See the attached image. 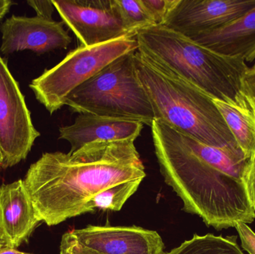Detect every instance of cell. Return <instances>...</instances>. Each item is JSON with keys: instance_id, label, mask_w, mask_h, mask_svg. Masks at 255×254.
Instances as JSON below:
<instances>
[{"instance_id": "cell-9", "label": "cell", "mask_w": 255, "mask_h": 254, "mask_svg": "<svg viewBox=\"0 0 255 254\" xmlns=\"http://www.w3.org/2000/svg\"><path fill=\"white\" fill-rule=\"evenodd\" d=\"M255 7V0H179L163 25L191 38L218 29Z\"/></svg>"}, {"instance_id": "cell-10", "label": "cell", "mask_w": 255, "mask_h": 254, "mask_svg": "<svg viewBox=\"0 0 255 254\" xmlns=\"http://www.w3.org/2000/svg\"><path fill=\"white\" fill-rule=\"evenodd\" d=\"M0 31V51L5 55L23 50L40 55L55 49H67L72 43V37L64 29L63 22L37 16L12 15L1 22Z\"/></svg>"}, {"instance_id": "cell-18", "label": "cell", "mask_w": 255, "mask_h": 254, "mask_svg": "<svg viewBox=\"0 0 255 254\" xmlns=\"http://www.w3.org/2000/svg\"><path fill=\"white\" fill-rule=\"evenodd\" d=\"M156 25H163L179 0H141Z\"/></svg>"}, {"instance_id": "cell-20", "label": "cell", "mask_w": 255, "mask_h": 254, "mask_svg": "<svg viewBox=\"0 0 255 254\" xmlns=\"http://www.w3.org/2000/svg\"><path fill=\"white\" fill-rule=\"evenodd\" d=\"M237 231L241 240L243 249L250 254H255V233L247 224L236 225Z\"/></svg>"}, {"instance_id": "cell-28", "label": "cell", "mask_w": 255, "mask_h": 254, "mask_svg": "<svg viewBox=\"0 0 255 254\" xmlns=\"http://www.w3.org/2000/svg\"><path fill=\"white\" fill-rule=\"evenodd\" d=\"M3 247H4V245H3L2 242H1V240H0V249Z\"/></svg>"}, {"instance_id": "cell-11", "label": "cell", "mask_w": 255, "mask_h": 254, "mask_svg": "<svg viewBox=\"0 0 255 254\" xmlns=\"http://www.w3.org/2000/svg\"><path fill=\"white\" fill-rule=\"evenodd\" d=\"M71 232L81 246L100 254H166L158 233L139 227L90 225Z\"/></svg>"}, {"instance_id": "cell-19", "label": "cell", "mask_w": 255, "mask_h": 254, "mask_svg": "<svg viewBox=\"0 0 255 254\" xmlns=\"http://www.w3.org/2000/svg\"><path fill=\"white\" fill-rule=\"evenodd\" d=\"M244 183L249 200L255 210V149L246 164Z\"/></svg>"}, {"instance_id": "cell-12", "label": "cell", "mask_w": 255, "mask_h": 254, "mask_svg": "<svg viewBox=\"0 0 255 254\" xmlns=\"http://www.w3.org/2000/svg\"><path fill=\"white\" fill-rule=\"evenodd\" d=\"M40 221L23 180L0 185V240L4 247L28 241Z\"/></svg>"}, {"instance_id": "cell-7", "label": "cell", "mask_w": 255, "mask_h": 254, "mask_svg": "<svg viewBox=\"0 0 255 254\" xmlns=\"http://www.w3.org/2000/svg\"><path fill=\"white\" fill-rule=\"evenodd\" d=\"M40 135L33 125L19 85L7 63L0 56V151L2 169L13 167L25 160Z\"/></svg>"}, {"instance_id": "cell-27", "label": "cell", "mask_w": 255, "mask_h": 254, "mask_svg": "<svg viewBox=\"0 0 255 254\" xmlns=\"http://www.w3.org/2000/svg\"><path fill=\"white\" fill-rule=\"evenodd\" d=\"M3 166V158L1 155V151H0V169H2Z\"/></svg>"}, {"instance_id": "cell-29", "label": "cell", "mask_w": 255, "mask_h": 254, "mask_svg": "<svg viewBox=\"0 0 255 254\" xmlns=\"http://www.w3.org/2000/svg\"><path fill=\"white\" fill-rule=\"evenodd\" d=\"M251 68L254 69L255 70V62L254 63V64H253V67H251Z\"/></svg>"}, {"instance_id": "cell-21", "label": "cell", "mask_w": 255, "mask_h": 254, "mask_svg": "<svg viewBox=\"0 0 255 254\" xmlns=\"http://www.w3.org/2000/svg\"><path fill=\"white\" fill-rule=\"evenodd\" d=\"M242 90L255 112V70L250 67L242 78Z\"/></svg>"}, {"instance_id": "cell-22", "label": "cell", "mask_w": 255, "mask_h": 254, "mask_svg": "<svg viewBox=\"0 0 255 254\" xmlns=\"http://www.w3.org/2000/svg\"><path fill=\"white\" fill-rule=\"evenodd\" d=\"M29 6H31L35 10L36 16L44 18L47 19H52V14L55 7L52 1L51 0H44V1H36V0H29L27 1Z\"/></svg>"}, {"instance_id": "cell-24", "label": "cell", "mask_w": 255, "mask_h": 254, "mask_svg": "<svg viewBox=\"0 0 255 254\" xmlns=\"http://www.w3.org/2000/svg\"><path fill=\"white\" fill-rule=\"evenodd\" d=\"M72 233V232H71ZM73 235V234H72ZM73 254H100L97 252H94V251L90 250L84 246H81L77 240L75 238L74 236L73 235Z\"/></svg>"}, {"instance_id": "cell-14", "label": "cell", "mask_w": 255, "mask_h": 254, "mask_svg": "<svg viewBox=\"0 0 255 254\" xmlns=\"http://www.w3.org/2000/svg\"><path fill=\"white\" fill-rule=\"evenodd\" d=\"M198 44L220 55L255 62V7L228 25L192 37Z\"/></svg>"}, {"instance_id": "cell-6", "label": "cell", "mask_w": 255, "mask_h": 254, "mask_svg": "<svg viewBox=\"0 0 255 254\" xmlns=\"http://www.w3.org/2000/svg\"><path fill=\"white\" fill-rule=\"evenodd\" d=\"M138 50L136 35H128L93 46L80 45L52 68L34 79L29 87L50 114L66 104L79 86L119 57Z\"/></svg>"}, {"instance_id": "cell-13", "label": "cell", "mask_w": 255, "mask_h": 254, "mask_svg": "<svg viewBox=\"0 0 255 254\" xmlns=\"http://www.w3.org/2000/svg\"><path fill=\"white\" fill-rule=\"evenodd\" d=\"M143 124L137 121L115 119L91 113H81L74 123L59 128V140L68 142L70 152L88 144L100 142L135 140L140 135Z\"/></svg>"}, {"instance_id": "cell-15", "label": "cell", "mask_w": 255, "mask_h": 254, "mask_svg": "<svg viewBox=\"0 0 255 254\" xmlns=\"http://www.w3.org/2000/svg\"><path fill=\"white\" fill-rule=\"evenodd\" d=\"M214 101L240 149L249 159L255 149V112L250 100L242 90L237 102Z\"/></svg>"}, {"instance_id": "cell-2", "label": "cell", "mask_w": 255, "mask_h": 254, "mask_svg": "<svg viewBox=\"0 0 255 254\" xmlns=\"http://www.w3.org/2000/svg\"><path fill=\"white\" fill-rule=\"evenodd\" d=\"M151 128L160 172L187 213L217 231L254 222L255 210L243 180L196 156L184 136L161 121L154 119Z\"/></svg>"}, {"instance_id": "cell-5", "label": "cell", "mask_w": 255, "mask_h": 254, "mask_svg": "<svg viewBox=\"0 0 255 254\" xmlns=\"http://www.w3.org/2000/svg\"><path fill=\"white\" fill-rule=\"evenodd\" d=\"M136 52L125 54L108 64L76 88L69 95L65 105L73 113L137 121L151 126L155 117L149 98L136 76Z\"/></svg>"}, {"instance_id": "cell-17", "label": "cell", "mask_w": 255, "mask_h": 254, "mask_svg": "<svg viewBox=\"0 0 255 254\" xmlns=\"http://www.w3.org/2000/svg\"><path fill=\"white\" fill-rule=\"evenodd\" d=\"M112 7L128 31L136 34L156 25L141 0H111Z\"/></svg>"}, {"instance_id": "cell-4", "label": "cell", "mask_w": 255, "mask_h": 254, "mask_svg": "<svg viewBox=\"0 0 255 254\" xmlns=\"http://www.w3.org/2000/svg\"><path fill=\"white\" fill-rule=\"evenodd\" d=\"M138 52L214 99L237 102L249 70L241 58L220 55L164 25L136 33Z\"/></svg>"}, {"instance_id": "cell-26", "label": "cell", "mask_w": 255, "mask_h": 254, "mask_svg": "<svg viewBox=\"0 0 255 254\" xmlns=\"http://www.w3.org/2000/svg\"><path fill=\"white\" fill-rule=\"evenodd\" d=\"M0 254H31L25 252H19L15 249L9 247H3L0 249Z\"/></svg>"}, {"instance_id": "cell-8", "label": "cell", "mask_w": 255, "mask_h": 254, "mask_svg": "<svg viewBox=\"0 0 255 254\" xmlns=\"http://www.w3.org/2000/svg\"><path fill=\"white\" fill-rule=\"evenodd\" d=\"M52 3L63 23L74 33L82 46H96L136 35L124 26L111 0H54Z\"/></svg>"}, {"instance_id": "cell-1", "label": "cell", "mask_w": 255, "mask_h": 254, "mask_svg": "<svg viewBox=\"0 0 255 254\" xmlns=\"http://www.w3.org/2000/svg\"><path fill=\"white\" fill-rule=\"evenodd\" d=\"M145 167L133 140L100 142L75 152L44 153L25 179L40 222L55 226L94 213L95 201L110 188L142 183Z\"/></svg>"}, {"instance_id": "cell-23", "label": "cell", "mask_w": 255, "mask_h": 254, "mask_svg": "<svg viewBox=\"0 0 255 254\" xmlns=\"http://www.w3.org/2000/svg\"><path fill=\"white\" fill-rule=\"evenodd\" d=\"M60 254H73V235L71 231L66 233L61 239Z\"/></svg>"}, {"instance_id": "cell-3", "label": "cell", "mask_w": 255, "mask_h": 254, "mask_svg": "<svg viewBox=\"0 0 255 254\" xmlns=\"http://www.w3.org/2000/svg\"><path fill=\"white\" fill-rule=\"evenodd\" d=\"M134 67L155 119L204 144L240 149L214 98L138 51Z\"/></svg>"}, {"instance_id": "cell-16", "label": "cell", "mask_w": 255, "mask_h": 254, "mask_svg": "<svg viewBox=\"0 0 255 254\" xmlns=\"http://www.w3.org/2000/svg\"><path fill=\"white\" fill-rule=\"evenodd\" d=\"M238 237L208 234L186 240L166 254H245L237 243Z\"/></svg>"}, {"instance_id": "cell-25", "label": "cell", "mask_w": 255, "mask_h": 254, "mask_svg": "<svg viewBox=\"0 0 255 254\" xmlns=\"http://www.w3.org/2000/svg\"><path fill=\"white\" fill-rule=\"evenodd\" d=\"M14 2L10 0H0V21L7 14Z\"/></svg>"}]
</instances>
